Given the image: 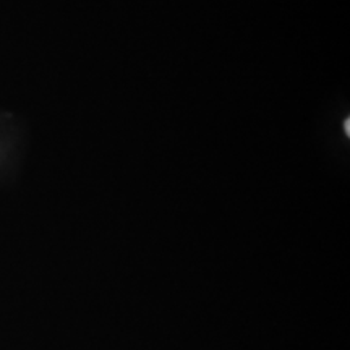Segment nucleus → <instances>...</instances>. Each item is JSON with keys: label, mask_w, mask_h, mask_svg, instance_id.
Returning a JSON list of instances; mask_svg holds the SVG:
<instances>
[{"label": "nucleus", "mask_w": 350, "mask_h": 350, "mask_svg": "<svg viewBox=\"0 0 350 350\" xmlns=\"http://www.w3.org/2000/svg\"><path fill=\"white\" fill-rule=\"evenodd\" d=\"M344 129H345V133L350 135V120H349V119L345 120V124H344Z\"/></svg>", "instance_id": "nucleus-1"}]
</instances>
